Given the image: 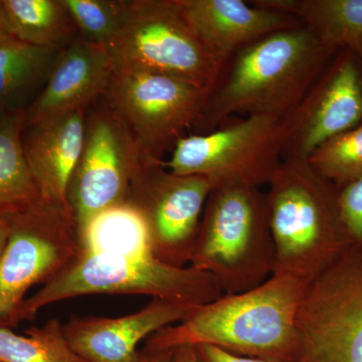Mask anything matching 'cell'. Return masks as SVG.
Wrapping results in <instances>:
<instances>
[{"label":"cell","instance_id":"1","mask_svg":"<svg viewBox=\"0 0 362 362\" xmlns=\"http://www.w3.org/2000/svg\"><path fill=\"white\" fill-rule=\"evenodd\" d=\"M337 52L303 23L245 45L221 65L194 126L195 134L216 130L238 114L280 122Z\"/></svg>","mask_w":362,"mask_h":362},{"label":"cell","instance_id":"2","mask_svg":"<svg viewBox=\"0 0 362 362\" xmlns=\"http://www.w3.org/2000/svg\"><path fill=\"white\" fill-rule=\"evenodd\" d=\"M309 284L272 275L258 287L223 294L152 334L145 349L211 345L235 356L302 362L298 313Z\"/></svg>","mask_w":362,"mask_h":362},{"label":"cell","instance_id":"3","mask_svg":"<svg viewBox=\"0 0 362 362\" xmlns=\"http://www.w3.org/2000/svg\"><path fill=\"white\" fill-rule=\"evenodd\" d=\"M274 246L273 275L310 284L351 247L339 188L307 160H282L266 192Z\"/></svg>","mask_w":362,"mask_h":362},{"label":"cell","instance_id":"4","mask_svg":"<svg viewBox=\"0 0 362 362\" xmlns=\"http://www.w3.org/2000/svg\"><path fill=\"white\" fill-rule=\"evenodd\" d=\"M275 259L266 192L256 187L213 188L189 266L211 275L228 295L263 284L273 275Z\"/></svg>","mask_w":362,"mask_h":362},{"label":"cell","instance_id":"5","mask_svg":"<svg viewBox=\"0 0 362 362\" xmlns=\"http://www.w3.org/2000/svg\"><path fill=\"white\" fill-rule=\"evenodd\" d=\"M101 294L141 295L199 306L223 292L211 275L192 266H169L156 258L82 254L58 278L26 298L16 323L33 320L49 305Z\"/></svg>","mask_w":362,"mask_h":362},{"label":"cell","instance_id":"6","mask_svg":"<svg viewBox=\"0 0 362 362\" xmlns=\"http://www.w3.org/2000/svg\"><path fill=\"white\" fill-rule=\"evenodd\" d=\"M113 73H149L209 89L221 63L185 16L180 0H128L107 47Z\"/></svg>","mask_w":362,"mask_h":362},{"label":"cell","instance_id":"7","mask_svg":"<svg viewBox=\"0 0 362 362\" xmlns=\"http://www.w3.org/2000/svg\"><path fill=\"white\" fill-rule=\"evenodd\" d=\"M1 218L9 238L0 263V327L11 329L28 290L58 278L82 255V246L68 204L40 199Z\"/></svg>","mask_w":362,"mask_h":362},{"label":"cell","instance_id":"8","mask_svg":"<svg viewBox=\"0 0 362 362\" xmlns=\"http://www.w3.org/2000/svg\"><path fill=\"white\" fill-rule=\"evenodd\" d=\"M282 162L279 122L247 117L176 143L166 168L176 175L206 177L214 187L261 188Z\"/></svg>","mask_w":362,"mask_h":362},{"label":"cell","instance_id":"9","mask_svg":"<svg viewBox=\"0 0 362 362\" xmlns=\"http://www.w3.org/2000/svg\"><path fill=\"white\" fill-rule=\"evenodd\" d=\"M143 158L134 137L104 96L90 105L82 151L68 189L80 235L99 214L125 204Z\"/></svg>","mask_w":362,"mask_h":362},{"label":"cell","instance_id":"10","mask_svg":"<svg viewBox=\"0 0 362 362\" xmlns=\"http://www.w3.org/2000/svg\"><path fill=\"white\" fill-rule=\"evenodd\" d=\"M302 362H362V250L310 283L299 313Z\"/></svg>","mask_w":362,"mask_h":362},{"label":"cell","instance_id":"11","mask_svg":"<svg viewBox=\"0 0 362 362\" xmlns=\"http://www.w3.org/2000/svg\"><path fill=\"white\" fill-rule=\"evenodd\" d=\"M149 73H113L104 99L129 129L143 156L162 161L201 118L207 93Z\"/></svg>","mask_w":362,"mask_h":362},{"label":"cell","instance_id":"12","mask_svg":"<svg viewBox=\"0 0 362 362\" xmlns=\"http://www.w3.org/2000/svg\"><path fill=\"white\" fill-rule=\"evenodd\" d=\"M163 162L144 156L125 204L146 225L156 258L169 266L187 267L214 187L204 176L176 175Z\"/></svg>","mask_w":362,"mask_h":362},{"label":"cell","instance_id":"13","mask_svg":"<svg viewBox=\"0 0 362 362\" xmlns=\"http://www.w3.org/2000/svg\"><path fill=\"white\" fill-rule=\"evenodd\" d=\"M361 123L362 62L349 49H339L279 122L282 160H307L323 143Z\"/></svg>","mask_w":362,"mask_h":362},{"label":"cell","instance_id":"14","mask_svg":"<svg viewBox=\"0 0 362 362\" xmlns=\"http://www.w3.org/2000/svg\"><path fill=\"white\" fill-rule=\"evenodd\" d=\"M194 305L152 299L139 311L120 317L73 316L64 324L71 349L87 362H140L137 347L162 328L180 323Z\"/></svg>","mask_w":362,"mask_h":362},{"label":"cell","instance_id":"15","mask_svg":"<svg viewBox=\"0 0 362 362\" xmlns=\"http://www.w3.org/2000/svg\"><path fill=\"white\" fill-rule=\"evenodd\" d=\"M113 75L108 49L77 39L59 51L44 89L25 112V124L87 110L106 94Z\"/></svg>","mask_w":362,"mask_h":362},{"label":"cell","instance_id":"16","mask_svg":"<svg viewBox=\"0 0 362 362\" xmlns=\"http://www.w3.org/2000/svg\"><path fill=\"white\" fill-rule=\"evenodd\" d=\"M86 112H66L23 127V153L44 201L69 206V185L84 141Z\"/></svg>","mask_w":362,"mask_h":362},{"label":"cell","instance_id":"17","mask_svg":"<svg viewBox=\"0 0 362 362\" xmlns=\"http://www.w3.org/2000/svg\"><path fill=\"white\" fill-rule=\"evenodd\" d=\"M180 4L188 21L221 65L255 40L302 25L290 14L244 0H180Z\"/></svg>","mask_w":362,"mask_h":362},{"label":"cell","instance_id":"18","mask_svg":"<svg viewBox=\"0 0 362 362\" xmlns=\"http://www.w3.org/2000/svg\"><path fill=\"white\" fill-rule=\"evenodd\" d=\"M254 6L295 16L327 47L362 62V0H258Z\"/></svg>","mask_w":362,"mask_h":362},{"label":"cell","instance_id":"19","mask_svg":"<svg viewBox=\"0 0 362 362\" xmlns=\"http://www.w3.org/2000/svg\"><path fill=\"white\" fill-rule=\"evenodd\" d=\"M61 49L9 37L0 44V113H25L44 89Z\"/></svg>","mask_w":362,"mask_h":362},{"label":"cell","instance_id":"20","mask_svg":"<svg viewBox=\"0 0 362 362\" xmlns=\"http://www.w3.org/2000/svg\"><path fill=\"white\" fill-rule=\"evenodd\" d=\"M9 35L37 47L62 49L78 33L62 0H2Z\"/></svg>","mask_w":362,"mask_h":362},{"label":"cell","instance_id":"21","mask_svg":"<svg viewBox=\"0 0 362 362\" xmlns=\"http://www.w3.org/2000/svg\"><path fill=\"white\" fill-rule=\"evenodd\" d=\"M80 240L82 254L156 258L146 225L128 204L99 214L81 233Z\"/></svg>","mask_w":362,"mask_h":362},{"label":"cell","instance_id":"22","mask_svg":"<svg viewBox=\"0 0 362 362\" xmlns=\"http://www.w3.org/2000/svg\"><path fill=\"white\" fill-rule=\"evenodd\" d=\"M25 123V113L0 115V218L42 199L21 145Z\"/></svg>","mask_w":362,"mask_h":362},{"label":"cell","instance_id":"23","mask_svg":"<svg viewBox=\"0 0 362 362\" xmlns=\"http://www.w3.org/2000/svg\"><path fill=\"white\" fill-rule=\"evenodd\" d=\"M0 362H87L71 349L57 318L18 335L0 327Z\"/></svg>","mask_w":362,"mask_h":362},{"label":"cell","instance_id":"24","mask_svg":"<svg viewBox=\"0 0 362 362\" xmlns=\"http://www.w3.org/2000/svg\"><path fill=\"white\" fill-rule=\"evenodd\" d=\"M319 175L341 189L362 176V123L323 143L307 159Z\"/></svg>","mask_w":362,"mask_h":362},{"label":"cell","instance_id":"25","mask_svg":"<svg viewBox=\"0 0 362 362\" xmlns=\"http://www.w3.org/2000/svg\"><path fill=\"white\" fill-rule=\"evenodd\" d=\"M81 39L108 47L122 25L128 0H62Z\"/></svg>","mask_w":362,"mask_h":362},{"label":"cell","instance_id":"26","mask_svg":"<svg viewBox=\"0 0 362 362\" xmlns=\"http://www.w3.org/2000/svg\"><path fill=\"white\" fill-rule=\"evenodd\" d=\"M339 207L351 247L362 250V176L339 189Z\"/></svg>","mask_w":362,"mask_h":362},{"label":"cell","instance_id":"27","mask_svg":"<svg viewBox=\"0 0 362 362\" xmlns=\"http://www.w3.org/2000/svg\"><path fill=\"white\" fill-rule=\"evenodd\" d=\"M197 362H282L271 359L235 356L211 345H197Z\"/></svg>","mask_w":362,"mask_h":362},{"label":"cell","instance_id":"28","mask_svg":"<svg viewBox=\"0 0 362 362\" xmlns=\"http://www.w3.org/2000/svg\"><path fill=\"white\" fill-rule=\"evenodd\" d=\"M173 349L170 350H148L141 351L140 362H170Z\"/></svg>","mask_w":362,"mask_h":362},{"label":"cell","instance_id":"29","mask_svg":"<svg viewBox=\"0 0 362 362\" xmlns=\"http://www.w3.org/2000/svg\"><path fill=\"white\" fill-rule=\"evenodd\" d=\"M170 362H197L194 346H180L173 349Z\"/></svg>","mask_w":362,"mask_h":362},{"label":"cell","instance_id":"30","mask_svg":"<svg viewBox=\"0 0 362 362\" xmlns=\"http://www.w3.org/2000/svg\"><path fill=\"white\" fill-rule=\"evenodd\" d=\"M9 228L6 221L0 218V263L6 252L7 243H8Z\"/></svg>","mask_w":362,"mask_h":362},{"label":"cell","instance_id":"31","mask_svg":"<svg viewBox=\"0 0 362 362\" xmlns=\"http://www.w3.org/2000/svg\"><path fill=\"white\" fill-rule=\"evenodd\" d=\"M11 37L8 30H7L6 16H4V6H2V0H0V44L4 40H8Z\"/></svg>","mask_w":362,"mask_h":362},{"label":"cell","instance_id":"32","mask_svg":"<svg viewBox=\"0 0 362 362\" xmlns=\"http://www.w3.org/2000/svg\"><path fill=\"white\" fill-rule=\"evenodd\" d=\"M0 115H1V113H0Z\"/></svg>","mask_w":362,"mask_h":362}]
</instances>
